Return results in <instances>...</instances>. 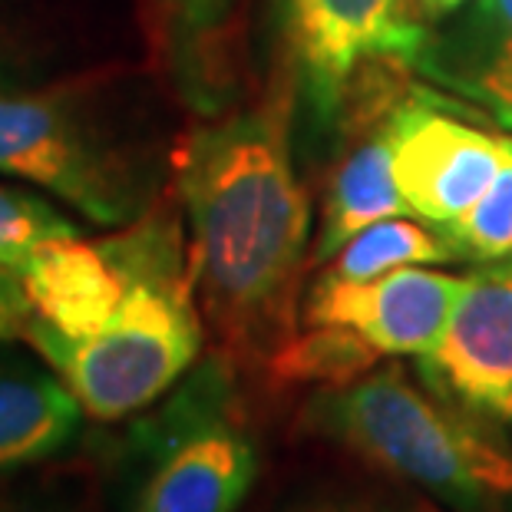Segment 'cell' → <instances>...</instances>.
<instances>
[{"mask_svg":"<svg viewBox=\"0 0 512 512\" xmlns=\"http://www.w3.org/2000/svg\"><path fill=\"white\" fill-rule=\"evenodd\" d=\"M456 248L443 232L433 235L417 222L407 219H380L357 232L341 252L331 258L328 275L344 281H370L394 268L407 265H443L456 261Z\"/></svg>","mask_w":512,"mask_h":512,"instance_id":"16","label":"cell"},{"mask_svg":"<svg viewBox=\"0 0 512 512\" xmlns=\"http://www.w3.org/2000/svg\"><path fill=\"white\" fill-rule=\"evenodd\" d=\"M410 70L512 129V0H470L427 27Z\"/></svg>","mask_w":512,"mask_h":512,"instance_id":"11","label":"cell"},{"mask_svg":"<svg viewBox=\"0 0 512 512\" xmlns=\"http://www.w3.org/2000/svg\"><path fill=\"white\" fill-rule=\"evenodd\" d=\"M149 466L133 512H235L258 476V446L232 384V361L215 357L143 430Z\"/></svg>","mask_w":512,"mask_h":512,"instance_id":"4","label":"cell"},{"mask_svg":"<svg viewBox=\"0 0 512 512\" xmlns=\"http://www.w3.org/2000/svg\"><path fill=\"white\" fill-rule=\"evenodd\" d=\"M390 143L394 179L410 215L443 228L489 189L509 136H489L453 116L427 90H417L403 93L390 113Z\"/></svg>","mask_w":512,"mask_h":512,"instance_id":"7","label":"cell"},{"mask_svg":"<svg viewBox=\"0 0 512 512\" xmlns=\"http://www.w3.org/2000/svg\"><path fill=\"white\" fill-rule=\"evenodd\" d=\"M443 235L460 258L489 261L512 252V136L496 179L460 219L443 225Z\"/></svg>","mask_w":512,"mask_h":512,"instance_id":"18","label":"cell"},{"mask_svg":"<svg viewBox=\"0 0 512 512\" xmlns=\"http://www.w3.org/2000/svg\"><path fill=\"white\" fill-rule=\"evenodd\" d=\"M129 255L123 235L86 242L83 235L43 245L20 271V285L40 324L67 334L90 337L113 318L126 298Z\"/></svg>","mask_w":512,"mask_h":512,"instance_id":"10","label":"cell"},{"mask_svg":"<svg viewBox=\"0 0 512 512\" xmlns=\"http://www.w3.org/2000/svg\"><path fill=\"white\" fill-rule=\"evenodd\" d=\"M390 113L354 126L357 143L337 162L328 199H324V225L311 255L314 265L331 261L367 225H374L380 219H397V215H410L394 179Z\"/></svg>","mask_w":512,"mask_h":512,"instance_id":"12","label":"cell"},{"mask_svg":"<svg viewBox=\"0 0 512 512\" xmlns=\"http://www.w3.org/2000/svg\"><path fill=\"white\" fill-rule=\"evenodd\" d=\"M413 7V0H281L294 70L321 123L341 116L347 86L367 63L410 67L427 37Z\"/></svg>","mask_w":512,"mask_h":512,"instance_id":"6","label":"cell"},{"mask_svg":"<svg viewBox=\"0 0 512 512\" xmlns=\"http://www.w3.org/2000/svg\"><path fill=\"white\" fill-rule=\"evenodd\" d=\"M463 278L423 268H394L370 281L318 278L304 304V324H344L361 331L380 354L427 357L450 324Z\"/></svg>","mask_w":512,"mask_h":512,"instance_id":"8","label":"cell"},{"mask_svg":"<svg viewBox=\"0 0 512 512\" xmlns=\"http://www.w3.org/2000/svg\"><path fill=\"white\" fill-rule=\"evenodd\" d=\"M0 172L40 185L96 225H133L152 199L136 159L60 90L0 93Z\"/></svg>","mask_w":512,"mask_h":512,"instance_id":"5","label":"cell"},{"mask_svg":"<svg viewBox=\"0 0 512 512\" xmlns=\"http://www.w3.org/2000/svg\"><path fill=\"white\" fill-rule=\"evenodd\" d=\"M430 377L466 407L509 413L512 403V252L463 278L440 344L423 357Z\"/></svg>","mask_w":512,"mask_h":512,"instance_id":"9","label":"cell"},{"mask_svg":"<svg viewBox=\"0 0 512 512\" xmlns=\"http://www.w3.org/2000/svg\"><path fill=\"white\" fill-rule=\"evenodd\" d=\"M380 354L361 331L344 324H311L271 357L268 377L281 387H347L380 364Z\"/></svg>","mask_w":512,"mask_h":512,"instance_id":"15","label":"cell"},{"mask_svg":"<svg viewBox=\"0 0 512 512\" xmlns=\"http://www.w3.org/2000/svg\"><path fill=\"white\" fill-rule=\"evenodd\" d=\"M30 318H34V311H30L24 285H20V278L14 271H7L0 265V341H17V337H24Z\"/></svg>","mask_w":512,"mask_h":512,"instance_id":"19","label":"cell"},{"mask_svg":"<svg viewBox=\"0 0 512 512\" xmlns=\"http://www.w3.org/2000/svg\"><path fill=\"white\" fill-rule=\"evenodd\" d=\"M294 512H413V509L384 503V499H321V503L301 506Z\"/></svg>","mask_w":512,"mask_h":512,"instance_id":"20","label":"cell"},{"mask_svg":"<svg viewBox=\"0 0 512 512\" xmlns=\"http://www.w3.org/2000/svg\"><path fill=\"white\" fill-rule=\"evenodd\" d=\"M0 512H10V509H4V506H0Z\"/></svg>","mask_w":512,"mask_h":512,"instance_id":"24","label":"cell"},{"mask_svg":"<svg viewBox=\"0 0 512 512\" xmlns=\"http://www.w3.org/2000/svg\"><path fill=\"white\" fill-rule=\"evenodd\" d=\"M14 90H27V83L20 76L14 57H10V50L0 43V93H14Z\"/></svg>","mask_w":512,"mask_h":512,"instance_id":"21","label":"cell"},{"mask_svg":"<svg viewBox=\"0 0 512 512\" xmlns=\"http://www.w3.org/2000/svg\"><path fill=\"white\" fill-rule=\"evenodd\" d=\"M291 83L176 149L195 301L222 357L268 370L301 324L311 209L291 159Z\"/></svg>","mask_w":512,"mask_h":512,"instance_id":"1","label":"cell"},{"mask_svg":"<svg viewBox=\"0 0 512 512\" xmlns=\"http://www.w3.org/2000/svg\"><path fill=\"white\" fill-rule=\"evenodd\" d=\"M73 235H80V228L63 219L47 199L0 182V265L7 271L20 278V271L43 245Z\"/></svg>","mask_w":512,"mask_h":512,"instance_id":"17","label":"cell"},{"mask_svg":"<svg viewBox=\"0 0 512 512\" xmlns=\"http://www.w3.org/2000/svg\"><path fill=\"white\" fill-rule=\"evenodd\" d=\"M83 407L60 377L0 364V473H14L67 450Z\"/></svg>","mask_w":512,"mask_h":512,"instance_id":"14","label":"cell"},{"mask_svg":"<svg viewBox=\"0 0 512 512\" xmlns=\"http://www.w3.org/2000/svg\"><path fill=\"white\" fill-rule=\"evenodd\" d=\"M506 417H512V403H509V413H506Z\"/></svg>","mask_w":512,"mask_h":512,"instance_id":"23","label":"cell"},{"mask_svg":"<svg viewBox=\"0 0 512 512\" xmlns=\"http://www.w3.org/2000/svg\"><path fill=\"white\" fill-rule=\"evenodd\" d=\"M413 4H417V10H420L423 17L437 24V20L450 17V14H456L460 7H466L470 0H413Z\"/></svg>","mask_w":512,"mask_h":512,"instance_id":"22","label":"cell"},{"mask_svg":"<svg viewBox=\"0 0 512 512\" xmlns=\"http://www.w3.org/2000/svg\"><path fill=\"white\" fill-rule=\"evenodd\" d=\"M179 93L215 116L232 90V20L238 0H152Z\"/></svg>","mask_w":512,"mask_h":512,"instance_id":"13","label":"cell"},{"mask_svg":"<svg viewBox=\"0 0 512 512\" xmlns=\"http://www.w3.org/2000/svg\"><path fill=\"white\" fill-rule=\"evenodd\" d=\"M304 423L460 512L512 499V453L413 387L400 367H374L347 387L318 390Z\"/></svg>","mask_w":512,"mask_h":512,"instance_id":"3","label":"cell"},{"mask_svg":"<svg viewBox=\"0 0 512 512\" xmlns=\"http://www.w3.org/2000/svg\"><path fill=\"white\" fill-rule=\"evenodd\" d=\"M119 235L133 278L113 318L90 337H67L37 318L24 331L93 420L152 407L202 354V314L176 215L146 212Z\"/></svg>","mask_w":512,"mask_h":512,"instance_id":"2","label":"cell"}]
</instances>
